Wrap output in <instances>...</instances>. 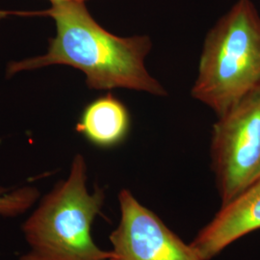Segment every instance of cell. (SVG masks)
<instances>
[{"label": "cell", "instance_id": "obj_1", "mask_svg": "<svg viewBox=\"0 0 260 260\" xmlns=\"http://www.w3.org/2000/svg\"><path fill=\"white\" fill-rule=\"evenodd\" d=\"M54 20L55 37L44 55L13 61L7 75L48 66H69L85 75L93 90L127 89L165 96V88L150 75L145 64L152 43L147 35L120 37L93 19L85 2L56 1L44 12Z\"/></svg>", "mask_w": 260, "mask_h": 260}, {"label": "cell", "instance_id": "obj_3", "mask_svg": "<svg viewBox=\"0 0 260 260\" xmlns=\"http://www.w3.org/2000/svg\"><path fill=\"white\" fill-rule=\"evenodd\" d=\"M258 89L260 16L238 0L206 35L191 94L221 117Z\"/></svg>", "mask_w": 260, "mask_h": 260}, {"label": "cell", "instance_id": "obj_7", "mask_svg": "<svg viewBox=\"0 0 260 260\" xmlns=\"http://www.w3.org/2000/svg\"><path fill=\"white\" fill-rule=\"evenodd\" d=\"M131 128L127 107L112 93L89 103L76 123V131L99 148L110 149L123 143Z\"/></svg>", "mask_w": 260, "mask_h": 260}, {"label": "cell", "instance_id": "obj_5", "mask_svg": "<svg viewBox=\"0 0 260 260\" xmlns=\"http://www.w3.org/2000/svg\"><path fill=\"white\" fill-rule=\"evenodd\" d=\"M121 219L110 234L109 260H204L127 189L119 194Z\"/></svg>", "mask_w": 260, "mask_h": 260}, {"label": "cell", "instance_id": "obj_4", "mask_svg": "<svg viewBox=\"0 0 260 260\" xmlns=\"http://www.w3.org/2000/svg\"><path fill=\"white\" fill-rule=\"evenodd\" d=\"M211 169L222 205L260 179V89L214 123Z\"/></svg>", "mask_w": 260, "mask_h": 260}, {"label": "cell", "instance_id": "obj_6", "mask_svg": "<svg viewBox=\"0 0 260 260\" xmlns=\"http://www.w3.org/2000/svg\"><path fill=\"white\" fill-rule=\"evenodd\" d=\"M260 230V179L237 196L197 234L191 245L211 260L233 242Z\"/></svg>", "mask_w": 260, "mask_h": 260}, {"label": "cell", "instance_id": "obj_8", "mask_svg": "<svg viewBox=\"0 0 260 260\" xmlns=\"http://www.w3.org/2000/svg\"><path fill=\"white\" fill-rule=\"evenodd\" d=\"M39 198L37 188L24 186L17 189L0 187V215L4 217H17L25 213L35 205Z\"/></svg>", "mask_w": 260, "mask_h": 260}, {"label": "cell", "instance_id": "obj_2", "mask_svg": "<svg viewBox=\"0 0 260 260\" xmlns=\"http://www.w3.org/2000/svg\"><path fill=\"white\" fill-rule=\"evenodd\" d=\"M87 164L76 154L65 180L60 181L22 225L28 251L19 260H109L92 236V225L102 213L105 194L90 193Z\"/></svg>", "mask_w": 260, "mask_h": 260}, {"label": "cell", "instance_id": "obj_9", "mask_svg": "<svg viewBox=\"0 0 260 260\" xmlns=\"http://www.w3.org/2000/svg\"><path fill=\"white\" fill-rule=\"evenodd\" d=\"M50 2H56V1H80V2H85L86 0H49Z\"/></svg>", "mask_w": 260, "mask_h": 260}]
</instances>
